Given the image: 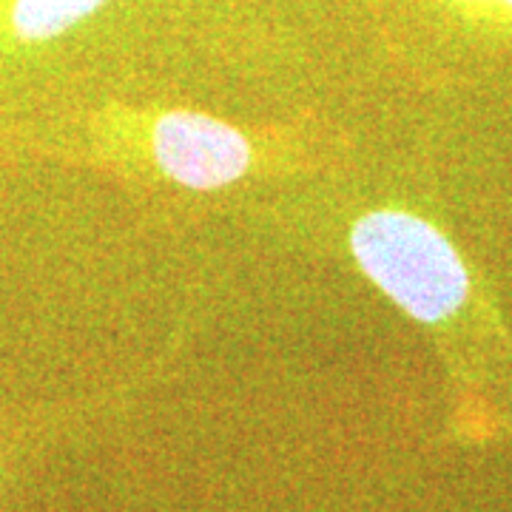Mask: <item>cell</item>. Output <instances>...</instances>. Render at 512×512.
Here are the masks:
<instances>
[{
    "label": "cell",
    "mask_w": 512,
    "mask_h": 512,
    "mask_svg": "<svg viewBox=\"0 0 512 512\" xmlns=\"http://www.w3.org/2000/svg\"><path fill=\"white\" fill-rule=\"evenodd\" d=\"M350 248L367 279L419 322L450 319L470 293V276L450 239L407 211L362 217Z\"/></svg>",
    "instance_id": "obj_1"
},
{
    "label": "cell",
    "mask_w": 512,
    "mask_h": 512,
    "mask_svg": "<svg viewBox=\"0 0 512 512\" xmlns=\"http://www.w3.org/2000/svg\"><path fill=\"white\" fill-rule=\"evenodd\" d=\"M151 148L157 165L171 180L197 191L231 185L251 165V146L237 128L194 111H171L160 117L151 134Z\"/></svg>",
    "instance_id": "obj_2"
},
{
    "label": "cell",
    "mask_w": 512,
    "mask_h": 512,
    "mask_svg": "<svg viewBox=\"0 0 512 512\" xmlns=\"http://www.w3.org/2000/svg\"><path fill=\"white\" fill-rule=\"evenodd\" d=\"M106 0H9L6 32L18 43H46L94 15Z\"/></svg>",
    "instance_id": "obj_3"
},
{
    "label": "cell",
    "mask_w": 512,
    "mask_h": 512,
    "mask_svg": "<svg viewBox=\"0 0 512 512\" xmlns=\"http://www.w3.org/2000/svg\"><path fill=\"white\" fill-rule=\"evenodd\" d=\"M478 3H495V6H501V9L512 12V0H478Z\"/></svg>",
    "instance_id": "obj_4"
}]
</instances>
